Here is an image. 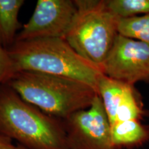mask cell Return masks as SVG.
I'll use <instances>...</instances> for the list:
<instances>
[{
	"instance_id": "12",
	"label": "cell",
	"mask_w": 149,
	"mask_h": 149,
	"mask_svg": "<svg viewBox=\"0 0 149 149\" xmlns=\"http://www.w3.org/2000/svg\"><path fill=\"white\" fill-rule=\"evenodd\" d=\"M109 11L120 19L149 14V0H106Z\"/></svg>"
},
{
	"instance_id": "8",
	"label": "cell",
	"mask_w": 149,
	"mask_h": 149,
	"mask_svg": "<svg viewBox=\"0 0 149 149\" xmlns=\"http://www.w3.org/2000/svg\"><path fill=\"white\" fill-rule=\"evenodd\" d=\"M97 90L111 125L124 121L139 120L144 115L137 102L133 86L102 74L99 78Z\"/></svg>"
},
{
	"instance_id": "13",
	"label": "cell",
	"mask_w": 149,
	"mask_h": 149,
	"mask_svg": "<svg viewBox=\"0 0 149 149\" xmlns=\"http://www.w3.org/2000/svg\"><path fill=\"white\" fill-rule=\"evenodd\" d=\"M14 74L12 60L6 50L0 44V86L8 82Z\"/></svg>"
},
{
	"instance_id": "6",
	"label": "cell",
	"mask_w": 149,
	"mask_h": 149,
	"mask_svg": "<svg viewBox=\"0 0 149 149\" xmlns=\"http://www.w3.org/2000/svg\"><path fill=\"white\" fill-rule=\"evenodd\" d=\"M102 71L111 79L132 86L149 81V45L118 34Z\"/></svg>"
},
{
	"instance_id": "3",
	"label": "cell",
	"mask_w": 149,
	"mask_h": 149,
	"mask_svg": "<svg viewBox=\"0 0 149 149\" xmlns=\"http://www.w3.org/2000/svg\"><path fill=\"white\" fill-rule=\"evenodd\" d=\"M6 84L26 102L61 120L88 109L99 95L82 81L37 72H17Z\"/></svg>"
},
{
	"instance_id": "10",
	"label": "cell",
	"mask_w": 149,
	"mask_h": 149,
	"mask_svg": "<svg viewBox=\"0 0 149 149\" xmlns=\"http://www.w3.org/2000/svg\"><path fill=\"white\" fill-rule=\"evenodd\" d=\"M24 3V0H0V44L6 50L15 44L22 28L18 15Z\"/></svg>"
},
{
	"instance_id": "15",
	"label": "cell",
	"mask_w": 149,
	"mask_h": 149,
	"mask_svg": "<svg viewBox=\"0 0 149 149\" xmlns=\"http://www.w3.org/2000/svg\"><path fill=\"white\" fill-rule=\"evenodd\" d=\"M17 146L18 149H27V148H26L25 147L21 146V145H20V144H17Z\"/></svg>"
},
{
	"instance_id": "14",
	"label": "cell",
	"mask_w": 149,
	"mask_h": 149,
	"mask_svg": "<svg viewBox=\"0 0 149 149\" xmlns=\"http://www.w3.org/2000/svg\"><path fill=\"white\" fill-rule=\"evenodd\" d=\"M12 139L0 135V149H18L13 144Z\"/></svg>"
},
{
	"instance_id": "4",
	"label": "cell",
	"mask_w": 149,
	"mask_h": 149,
	"mask_svg": "<svg viewBox=\"0 0 149 149\" xmlns=\"http://www.w3.org/2000/svg\"><path fill=\"white\" fill-rule=\"evenodd\" d=\"M75 15L64 40L81 57L102 70L119 34L120 18L104 0H74Z\"/></svg>"
},
{
	"instance_id": "5",
	"label": "cell",
	"mask_w": 149,
	"mask_h": 149,
	"mask_svg": "<svg viewBox=\"0 0 149 149\" xmlns=\"http://www.w3.org/2000/svg\"><path fill=\"white\" fill-rule=\"evenodd\" d=\"M69 149H116L111 126L100 95L88 109L63 120Z\"/></svg>"
},
{
	"instance_id": "9",
	"label": "cell",
	"mask_w": 149,
	"mask_h": 149,
	"mask_svg": "<svg viewBox=\"0 0 149 149\" xmlns=\"http://www.w3.org/2000/svg\"><path fill=\"white\" fill-rule=\"evenodd\" d=\"M111 126V138L116 149L133 148L149 141V126L138 120L115 123Z\"/></svg>"
},
{
	"instance_id": "2",
	"label": "cell",
	"mask_w": 149,
	"mask_h": 149,
	"mask_svg": "<svg viewBox=\"0 0 149 149\" xmlns=\"http://www.w3.org/2000/svg\"><path fill=\"white\" fill-rule=\"evenodd\" d=\"M6 51L15 73L31 71L70 78L97 90L99 78L103 74L98 67L78 55L64 38L15 42Z\"/></svg>"
},
{
	"instance_id": "7",
	"label": "cell",
	"mask_w": 149,
	"mask_h": 149,
	"mask_svg": "<svg viewBox=\"0 0 149 149\" xmlns=\"http://www.w3.org/2000/svg\"><path fill=\"white\" fill-rule=\"evenodd\" d=\"M76 11L72 0H38L32 16L18 33L15 42L64 38Z\"/></svg>"
},
{
	"instance_id": "11",
	"label": "cell",
	"mask_w": 149,
	"mask_h": 149,
	"mask_svg": "<svg viewBox=\"0 0 149 149\" xmlns=\"http://www.w3.org/2000/svg\"><path fill=\"white\" fill-rule=\"evenodd\" d=\"M118 33L123 36L149 45V14L120 19Z\"/></svg>"
},
{
	"instance_id": "1",
	"label": "cell",
	"mask_w": 149,
	"mask_h": 149,
	"mask_svg": "<svg viewBox=\"0 0 149 149\" xmlns=\"http://www.w3.org/2000/svg\"><path fill=\"white\" fill-rule=\"evenodd\" d=\"M0 135L27 149H69L63 120L26 102L6 83L0 86Z\"/></svg>"
}]
</instances>
